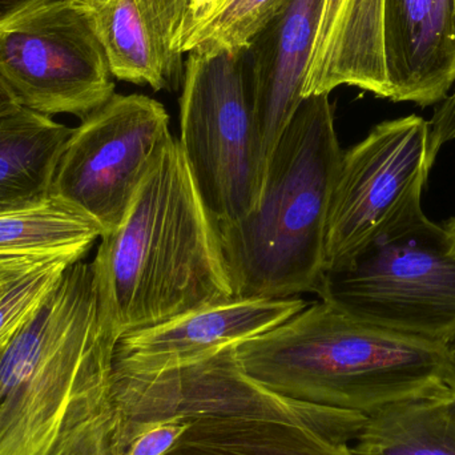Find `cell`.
Here are the masks:
<instances>
[{
  "label": "cell",
  "instance_id": "25",
  "mask_svg": "<svg viewBox=\"0 0 455 455\" xmlns=\"http://www.w3.org/2000/svg\"><path fill=\"white\" fill-rule=\"evenodd\" d=\"M21 107L16 99L15 93L11 90L10 85L5 82L4 77L0 74V115Z\"/></svg>",
  "mask_w": 455,
  "mask_h": 455
},
{
  "label": "cell",
  "instance_id": "3",
  "mask_svg": "<svg viewBox=\"0 0 455 455\" xmlns=\"http://www.w3.org/2000/svg\"><path fill=\"white\" fill-rule=\"evenodd\" d=\"M235 353L243 371L275 395L365 417L455 397L448 344L387 331L328 302L305 307Z\"/></svg>",
  "mask_w": 455,
  "mask_h": 455
},
{
  "label": "cell",
  "instance_id": "10",
  "mask_svg": "<svg viewBox=\"0 0 455 455\" xmlns=\"http://www.w3.org/2000/svg\"><path fill=\"white\" fill-rule=\"evenodd\" d=\"M171 136L162 103L115 93L72 131L51 195L98 221L106 235L122 223Z\"/></svg>",
  "mask_w": 455,
  "mask_h": 455
},
{
  "label": "cell",
  "instance_id": "29",
  "mask_svg": "<svg viewBox=\"0 0 455 455\" xmlns=\"http://www.w3.org/2000/svg\"><path fill=\"white\" fill-rule=\"evenodd\" d=\"M449 352H451V363H453V371H454V381H455V336L451 341L448 342ZM453 405L455 408V397L453 400Z\"/></svg>",
  "mask_w": 455,
  "mask_h": 455
},
{
  "label": "cell",
  "instance_id": "12",
  "mask_svg": "<svg viewBox=\"0 0 455 455\" xmlns=\"http://www.w3.org/2000/svg\"><path fill=\"white\" fill-rule=\"evenodd\" d=\"M323 0H289L246 47L262 173L304 101L305 76Z\"/></svg>",
  "mask_w": 455,
  "mask_h": 455
},
{
  "label": "cell",
  "instance_id": "26",
  "mask_svg": "<svg viewBox=\"0 0 455 455\" xmlns=\"http://www.w3.org/2000/svg\"><path fill=\"white\" fill-rule=\"evenodd\" d=\"M44 261H48V259H29V257H11V259H8V257H0V272L4 269H10V267L39 264V262Z\"/></svg>",
  "mask_w": 455,
  "mask_h": 455
},
{
  "label": "cell",
  "instance_id": "15",
  "mask_svg": "<svg viewBox=\"0 0 455 455\" xmlns=\"http://www.w3.org/2000/svg\"><path fill=\"white\" fill-rule=\"evenodd\" d=\"M72 131L24 107L0 115V213L51 196Z\"/></svg>",
  "mask_w": 455,
  "mask_h": 455
},
{
  "label": "cell",
  "instance_id": "8",
  "mask_svg": "<svg viewBox=\"0 0 455 455\" xmlns=\"http://www.w3.org/2000/svg\"><path fill=\"white\" fill-rule=\"evenodd\" d=\"M0 74L19 104L80 120L115 95L90 10L68 0H11L0 8Z\"/></svg>",
  "mask_w": 455,
  "mask_h": 455
},
{
  "label": "cell",
  "instance_id": "32",
  "mask_svg": "<svg viewBox=\"0 0 455 455\" xmlns=\"http://www.w3.org/2000/svg\"><path fill=\"white\" fill-rule=\"evenodd\" d=\"M454 3H455V0H454Z\"/></svg>",
  "mask_w": 455,
  "mask_h": 455
},
{
  "label": "cell",
  "instance_id": "30",
  "mask_svg": "<svg viewBox=\"0 0 455 455\" xmlns=\"http://www.w3.org/2000/svg\"><path fill=\"white\" fill-rule=\"evenodd\" d=\"M445 227L448 228L449 232H451L455 238V218L449 220L448 223H445Z\"/></svg>",
  "mask_w": 455,
  "mask_h": 455
},
{
  "label": "cell",
  "instance_id": "22",
  "mask_svg": "<svg viewBox=\"0 0 455 455\" xmlns=\"http://www.w3.org/2000/svg\"><path fill=\"white\" fill-rule=\"evenodd\" d=\"M168 66L183 83L186 45L213 0H139Z\"/></svg>",
  "mask_w": 455,
  "mask_h": 455
},
{
  "label": "cell",
  "instance_id": "9",
  "mask_svg": "<svg viewBox=\"0 0 455 455\" xmlns=\"http://www.w3.org/2000/svg\"><path fill=\"white\" fill-rule=\"evenodd\" d=\"M430 170L429 122L419 115L381 123L344 152L326 223L325 272L422 210Z\"/></svg>",
  "mask_w": 455,
  "mask_h": 455
},
{
  "label": "cell",
  "instance_id": "11",
  "mask_svg": "<svg viewBox=\"0 0 455 455\" xmlns=\"http://www.w3.org/2000/svg\"><path fill=\"white\" fill-rule=\"evenodd\" d=\"M307 307L299 297H235L207 305L123 336L115 349L114 369L154 373L197 363L277 328Z\"/></svg>",
  "mask_w": 455,
  "mask_h": 455
},
{
  "label": "cell",
  "instance_id": "14",
  "mask_svg": "<svg viewBox=\"0 0 455 455\" xmlns=\"http://www.w3.org/2000/svg\"><path fill=\"white\" fill-rule=\"evenodd\" d=\"M385 0H323L302 96L342 85L389 99L384 52Z\"/></svg>",
  "mask_w": 455,
  "mask_h": 455
},
{
  "label": "cell",
  "instance_id": "4",
  "mask_svg": "<svg viewBox=\"0 0 455 455\" xmlns=\"http://www.w3.org/2000/svg\"><path fill=\"white\" fill-rule=\"evenodd\" d=\"M342 154L331 95L305 98L270 156L256 207L216 228L235 297L315 293Z\"/></svg>",
  "mask_w": 455,
  "mask_h": 455
},
{
  "label": "cell",
  "instance_id": "19",
  "mask_svg": "<svg viewBox=\"0 0 455 455\" xmlns=\"http://www.w3.org/2000/svg\"><path fill=\"white\" fill-rule=\"evenodd\" d=\"M353 455H455L453 401L397 403L366 417Z\"/></svg>",
  "mask_w": 455,
  "mask_h": 455
},
{
  "label": "cell",
  "instance_id": "18",
  "mask_svg": "<svg viewBox=\"0 0 455 455\" xmlns=\"http://www.w3.org/2000/svg\"><path fill=\"white\" fill-rule=\"evenodd\" d=\"M88 10L115 79L154 91L180 87L139 0H103Z\"/></svg>",
  "mask_w": 455,
  "mask_h": 455
},
{
  "label": "cell",
  "instance_id": "1",
  "mask_svg": "<svg viewBox=\"0 0 455 455\" xmlns=\"http://www.w3.org/2000/svg\"><path fill=\"white\" fill-rule=\"evenodd\" d=\"M117 341L92 264L69 265L0 353V455H114Z\"/></svg>",
  "mask_w": 455,
  "mask_h": 455
},
{
  "label": "cell",
  "instance_id": "17",
  "mask_svg": "<svg viewBox=\"0 0 455 455\" xmlns=\"http://www.w3.org/2000/svg\"><path fill=\"white\" fill-rule=\"evenodd\" d=\"M103 235L98 221L51 195L0 213V257L79 261Z\"/></svg>",
  "mask_w": 455,
  "mask_h": 455
},
{
  "label": "cell",
  "instance_id": "20",
  "mask_svg": "<svg viewBox=\"0 0 455 455\" xmlns=\"http://www.w3.org/2000/svg\"><path fill=\"white\" fill-rule=\"evenodd\" d=\"M288 2L215 0L188 37L186 55L192 48L237 50L246 47Z\"/></svg>",
  "mask_w": 455,
  "mask_h": 455
},
{
  "label": "cell",
  "instance_id": "27",
  "mask_svg": "<svg viewBox=\"0 0 455 455\" xmlns=\"http://www.w3.org/2000/svg\"><path fill=\"white\" fill-rule=\"evenodd\" d=\"M48 261H50V259H48ZM39 264H42V262H39ZM39 264L23 265V267H10V269L2 270V272H0V293H2L3 289H4V286L7 285L10 281H12L13 278L23 275L24 272L32 269V267H36V265Z\"/></svg>",
  "mask_w": 455,
  "mask_h": 455
},
{
  "label": "cell",
  "instance_id": "13",
  "mask_svg": "<svg viewBox=\"0 0 455 455\" xmlns=\"http://www.w3.org/2000/svg\"><path fill=\"white\" fill-rule=\"evenodd\" d=\"M389 100L440 104L455 83L454 0H385Z\"/></svg>",
  "mask_w": 455,
  "mask_h": 455
},
{
  "label": "cell",
  "instance_id": "23",
  "mask_svg": "<svg viewBox=\"0 0 455 455\" xmlns=\"http://www.w3.org/2000/svg\"><path fill=\"white\" fill-rule=\"evenodd\" d=\"M189 425L191 421L179 419L146 425L128 438L122 455H164L178 443Z\"/></svg>",
  "mask_w": 455,
  "mask_h": 455
},
{
  "label": "cell",
  "instance_id": "16",
  "mask_svg": "<svg viewBox=\"0 0 455 455\" xmlns=\"http://www.w3.org/2000/svg\"><path fill=\"white\" fill-rule=\"evenodd\" d=\"M164 455H353L350 445L286 419L259 416L204 417Z\"/></svg>",
  "mask_w": 455,
  "mask_h": 455
},
{
  "label": "cell",
  "instance_id": "28",
  "mask_svg": "<svg viewBox=\"0 0 455 455\" xmlns=\"http://www.w3.org/2000/svg\"><path fill=\"white\" fill-rule=\"evenodd\" d=\"M68 2L76 3V4L83 5V7L93 8L96 7L99 3L103 2V0H68Z\"/></svg>",
  "mask_w": 455,
  "mask_h": 455
},
{
  "label": "cell",
  "instance_id": "2",
  "mask_svg": "<svg viewBox=\"0 0 455 455\" xmlns=\"http://www.w3.org/2000/svg\"><path fill=\"white\" fill-rule=\"evenodd\" d=\"M101 315L119 339L235 299L215 221L179 139L157 155L124 219L92 262Z\"/></svg>",
  "mask_w": 455,
  "mask_h": 455
},
{
  "label": "cell",
  "instance_id": "24",
  "mask_svg": "<svg viewBox=\"0 0 455 455\" xmlns=\"http://www.w3.org/2000/svg\"><path fill=\"white\" fill-rule=\"evenodd\" d=\"M455 139V83L454 90L441 101L429 122V162L435 165L441 148Z\"/></svg>",
  "mask_w": 455,
  "mask_h": 455
},
{
  "label": "cell",
  "instance_id": "6",
  "mask_svg": "<svg viewBox=\"0 0 455 455\" xmlns=\"http://www.w3.org/2000/svg\"><path fill=\"white\" fill-rule=\"evenodd\" d=\"M246 47L192 48L184 61L179 141L216 228L251 212L264 186Z\"/></svg>",
  "mask_w": 455,
  "mask_h": 455
},
{
  "label": "cell",
  "instance_id": "5",
  "mask_svg": "<svg viewBox=\"0 0 455 455\" xmlns=\"http://www.w3.org/2000/svg\"><path fill=\"white\" fill-rule=\"evenodd\" d=\"M321 301L387 331L448 344L455 336V238L419 210L323 273Z\"/></svg>",
  "mask_w": 455,
  "mask_h": 455
},
{
  "label": "cell",
  "instance_id": "31",
  "mask_svg": "<svg viewBox=\"0 0 455 455\" xmlns=\"http://www.w3.org/2000/svg\"><path fill=\"white\" fill-rule=\"evenodd\" d=\"M213 2H215V0H213ZM208 11H210V10H208Z\"/></svg>",
  "mask_w": 455,
  "mask_h": 455
},
{
  "label": "cell",
  "instance_id": "21",
  "mask_svg": "<svg viewBox=\"0 0 455 455\" xmlns=\"http://www.w3.org/2000/svg\"><path fill=\"white\" fill-rule=\"evenodd\" d=\"M75 262L71 259L42 262L4 286L0 293V353L42 309L67 267Z\"/></svg>",
  "mask_w": 455,
  "mask_h": 455
},
{
  "label": "cell",
  "instance_id": "7",
  "mask_svg": "<svg viewBox=\"0 0 455 455\" xmlns=\"http://www.w3.org/2000/svg\"><path fill=\"white\" fill-rule=\"evenodd\" d=\"M114 455H122L128 438L146 425L204 417H273L305 425L334 443L350 445L365 422L355 411L323 408L275 395L241 368L235 347L212 357L154 373L115 371Z\"/></svg>",
  "mask_w": 455,
  "mask_h": 455
}]
</instances>
